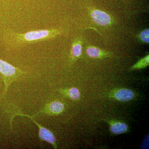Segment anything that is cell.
<instances>
[{
    "instance_id": "5",
    "label": "cell",
    "mask_w": 149,
    "mask_h": 149,
    "mask_svg": "<svg viewBox=\"0 0 149 149\" xmlns=\"http://www.w3.org/2000/svg\"><path fill=\"white\" fill-rule=\"evenodd\" d=\"M93 21L100 26H109L111 23V19L106 13L99 10H94L91 13Z\"/></svg>"
},
{
    "instance_id": "12",
    "label": "cell",
    "mask_w": 149,
    "mask_h": 149,
    "mask_svg": "<svg viewBox=\"0 0 149 149\" xmlns=\"http://www.w3.org/2000/svg\"><path fill=\"white\" fill-rule=\"evenodd\" d=\"M149 29H146L143 30L140 34V38L141 41L144 42L149 43Z\"/></svg>"
},
{
    "instance_id": "2",
    "label": "cell",
    "mask_w": 149,
    "mask_h": 149,
    "mask_svg": "<svg viewBox=\"0 0 149 149\" xmlns=\"http://www.w3.org/2000/svg\"><path fill=\"white\" fill-rule=\"evenodd\" d=\"M26 74L22 70L0 58V77L4 83L3 99L6 95L11 84L24 77Z\"/></svg>"
},
{
    "instance_id": "8",
    "label": "cell",
    "mask_w": 149,
    "mask_h": 149,
    "mask_svg": "<svg viewBox=\"0 0 149 149\" xmlns=\"http://www.w3.org/2000/svg\"><path fill=\"white\" fill-rule=\"evenodd\" d=\"M127 125L125 123L118 122L112 125L110 130L114 134H119L125 133L127 131Z\"/></svg>"
},
{
    "instance_id": "11",
    "label": "cell",
    "mask_w": 149,
    "mask_h": 149,
    "mask_svg": "<svg viewBox=\"0 0 149 149\" xmlns=\"http://www.w3.org/2000/svg\"><path fill=\"white\" fill-rule=\"evenodd\" d=\"M149 63V55L147 56L145 58L142 59L141 61L133 67V68H139L144 67L148 65Z\"/></svg>"
},
{
    "instance_id": "7",
    "label": "cell",
    "mask_w": 149,
    "mask_h": 149,
    "mask_svg": "<svg viewBox=\"0 0 149 149\" xmlns=\"http://www.w3.org/2000/svg\"><path fill=\"white\" fill-rule=\"evenodd\" d=\"M82 54V46L81 41L78 39H75L72 43L70 55L72 59L80 57Z\"/></svg>"
},
{
    "instance_id": "6",
    "label": "cell",
    "mask_w": 149,
    "mask_h": 149,
    "mask_svg": "<svg viewBox=\"0 0 149 149\" xmlns=\"http://www.w3.org/2000/svg\"><path fill=\"white\" fill-rule=\"evenodd\" d=\"M134 96V93L132 91L128 89H123L116 93L115 97L118 100L125 102L133 99Z\"/></svg>"
},
{
    "instance_id": "1",
    "label": "cell",
    "mask_w": 149,
    "mask_h": 149,
    "mask_svg": "<svg viewBox=\"0 0 149 149\" xmlns=\"http://www.w3.org/2000/svg\"><path fill=\"white\" fill-rule=\"evenodd\" d=\"M59 29H51L32 30L19 33L6 29L3 35V41L8 49H16L33 43L45 42L61 35Z\"/></svg>"
},
{
    "instance_id": "4",
    "label": "cell",
    "mask_w": 149,
    "mask_h": 149,
    "mask_svg": "<svg viewBox=\"0 0 149 149\" xmlns=\"http://www.w3.org/2000/svg\"><path fill=\"white\" fill-rule=\"evenodd\" d=\"M64 105L59 101L51 102L46 104L44 108L38 111L36 114L32 116V117L37 116L38 115L47 114L48 116L55 115L60 114L64 111Z\"/></svg>"
},
{
    "instance_id": "3",
    "label": "cell",
    "mask_w": 149,
    "mask_h": 149,
    "mask_svg": "<svg viewBox=\"0 0 149 149\" xmlns=\"http://www.w3.org/2000/svg\"><path fill=\"white\" fill-rule=\"evenodd\" d=\"M26 116V117L30 118L38 126V128H39V136L40 140L41 141L47 142L48 143L51 144L53 146L54 148H57L55 137L54 136L53 133H52L51 130H49L47 128L43 127L42 125L36 122V120H35L34 118L32 117V116H30L28 115L27 114H23V113L20 112H16L13 115V116H12L11 121H12L13 118L15 116Z\"/></svg>"
},
{
    "instance_id": "10",
    "label": "cell",
    "mask_w": 149,
    "mask_h": 149,
    "mask_svg": "<svg viewBox=\"0 0 149 149\" xmlns=\"http://www.w3.org/2000/svg\"><path fill=\"white\" fill-rule=\"evenodd\" d=\"M67 93L69 97L72 100H78L80 97V92L78 89L76 88H70L67 91Z\"/></svg>"
},
{
    "instance_id": "9",
    "label": "cell",
    "mask_w": 149,
    "mask_h": 149,
    "mask_svg": "<svg viewBox=\"0 0 149 149\" xmlns=\"http://www.w3.org/2000/svg\"><path fill=\"white\" fill-rule=\"evenodd\" d=\"M86 53L89 56L92 58H99L104 55V52L94 47H90L87 48Z\"/></svg>"
},
{
    "instance_id": "13",
    "label": "cell",
    "mask_w": 149,
    "mask_h": 149,
    "mask_svg": "<svg viewBox=\"0 0 149 149\" xmlns=\"http://www.w3.org/2000/svg\"><path fill=\"white\" fill-rule=\"evenodd\" d=\"M1 77H0V101L2 99H3V91H2L1 85Z\"/></svg>"
}]
</instances>
